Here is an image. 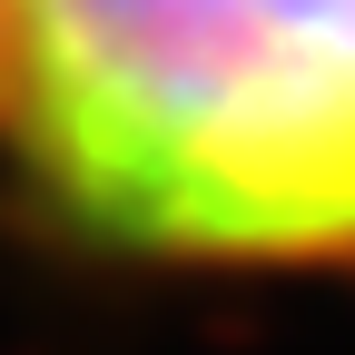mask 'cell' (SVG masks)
I'll list each match as a JSON object with an SVG mask.
<instances>
[{
    "mask_svg": "<svg viewBox=\"0 0 355 355\" xmlns=\"http://www.w3.org/2000/svg\"><path fill=\"white\" fill-rule=\"evenodd\" d=\"M0 148L128 266H355V0H0Z\"/></svg>",
    "mask_w": 355,
    "mask_h": 355,
    "instance_id": "1",
    "label": "cell"
}]
</instances>
